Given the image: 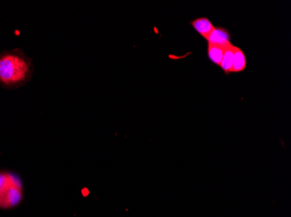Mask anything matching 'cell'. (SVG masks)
<instances>
[{
  "label": "cell",
  "instance_id": "6da1fadb",
  "mask_svg": "<svg viewBox=\"0 0 291 217\" xmlns=\"http://www.w3.org/2000/svg\"><path fill=\"white\" fill-rule=\"evenodd\" d=\"M34 72L33 60L19 48L0 53V86L17 89L30 82Z\"/></svg>",
  "mask_w": 291,
  "mask_h": 217
},
{
  "label": "cell",
  "instance_id": "7a4b0ae2",
  "mask_svg": "<svg viewBox=\"0 0 291 217\" xmlns=\"http://www.w3.org/2000/svg\"><path fill=\"white\" fill-rule=\"evenodd\" d=\"M23 198V182L20 176L12 171L0 170V208H16Z\"/></svg>",
  "mask_w": 291,
  "mask_h": 217
},
{
  "label": "cell",
  "instance_id": "3957f363",
  "mask_svg": "<svg viewBox=\"0 0 291 217\" xmlns=\"http://www.w3.org/2000/svg\"><path fill=\"white\" fill-rule=\"evenodd\" d=\"M191 26L201 36L207 40H209L213 30H215V27L212 24L211 22L206 18H200L194 20L191 22Z\"/></svg>",
  "mask_w": 291,
  "mask_h": 217
},
{
  "label": "cell",
  "instance_id": "277c9868",
  "mask_svg": "<svg viewBox=\"0 0 291 217\" xmlns=\"http://www.w3.org/2000/svg\"><path fill=\"white\" fill-rule=\"evenodd\" d=\"M231 44H228V46H220V44L209 43L208 56H209V60H211L212 62L216 66H221L226 50L228 49Z\"/></svg>",
  "mask_w": 291,
  "mask_h": 217
},
{
  "label": "cell",
  "instance_id": "5b68a950",
  "mask_svg": "<svg viewBox=\"0 0 291 217\" xmlns=\"http://www.w3.org/2000/svg\"><path fill=\"white\" fill-rule=\"evenodd\" d=\"M209 43L220 44V46H228L230 44V34L228 30L223 28H215L211 35L209 36Z\"/></svg>",
  "mask_w": 291,
  "mask_h": 217
},
{
  "label": "cell",
  "instance_id": "8992f818",
  "mask_svg": "<svg viewBox=\"0 0 291 217\" xmlns=\"http://www.w3.org/2000/svg\"><path fill=\"white\" fill-rule=\"evenodd\" d=\"M246 56L242 50L238 47L235 46V54H234V61L230 72H241L246 68Z\"/></svg>",
  "mask_w": 291,
  "mask_h": 217
},
{
  "label": "cell",
  "instance_id": "52a82bcc",
  "mask_svg": "<svg viewBox=\"0 0 291 217\" xmlns=\"http://www.w3.org/2000/svg\"><path fill=\"white\" fill-rule=\"evenodd\" d=\"M234 54H235V46H230L228 49L226 50L225 54L222 58L221 67L226 73L230 72L234 61Z\"/></svg>",
  "mask_w": 291,
  "mask_h": 217
}]
</instances>
